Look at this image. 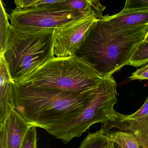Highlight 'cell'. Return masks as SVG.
<instances>
[{
  "label": "cell",
  "instance_id": "9",
  "mask_svg": "<svg viewBox=\"0 0 148 148\" xmlns=\"http://www.w3.org/2000/svg\"><path fill=\"white\" fill-rule=\"evenodd\" d=\"M15 82L7 64L0 56V125H3L12 111L16 110Z\"/></svg>",
  "mask_w": 148,
  "mask_h": 148
},
{
  "label": "cell",
  "instance_id": "2",
  "mask_svg": "<svg viewBox=\"0 0 148 148\" xmlns=\"http://www.w3.org/2000/svg\"><path fill=\"white\" fill-rule=\"evenodd\" d=\"M99 85L73 92L15 83L16 110L30 125L46 130L77 117L92 101Z\"/></svg>",
  "mask_w": 148,
  "mask_h": 148
},
{
  "label": "cell",
  "instance_id": "14",
  "mask_svg": "<svg viewBox=\"0 0 148 148\" xmlns=\"http://www.w3.org/2000/svg\"><path fill=\"white\" fill-rule=\"evenodd\" d=\"M1 18H0V55L3 54L5 51L7 40L8 38L11 23L9 22V14L6 12L2 1L0 2Z\"/></svg>",
  "mask_w": 148,
  "mask_h": 148
},
{
  "label": "cell",
  "instance_id": "17",
  "mask_svg": "<svg viewBox=\"0 0 148 148\" xmlns=\"http://www.w3.org/2000/svg\"><path fill=\"white\" fill-rule=\"evenodd\" d=\"M62 0H16L14 1L16 7L15 11H23L35 9L47 5L60 3Z\"/></svg>",
  "mask_w": 148,
  "mask_h": 148
},
{
  "label": "cell",
  "instance_id": "19",
  "mask_svg": "<svg viewBox=\"0 0 148 148\" xmlns=\"http://www.w3.org/2000/svg\"><path fill=\"white\" fill-rule=\"evenodd\" d=\"M123 9L148 10V0H126Z\"/></svg>",
  "mask_w": 148,
  "mask_h": 148
},
{
  "label": "cell",
  "instance_id": "1",
  "mask_svg": "<svg viewBox=\"0 0 148 148\" xmlns=\"http://www.w3.org/2000/svg\"><path fill=\"white\" fill-rule=\"evenodd\" d=\"M148 31V25L122 27L103 17L93 24L76 55L84 58L102 78L112 76L128 65Z\"/></svg>",
  "mask_w": 148,
  "mask_h": 148
},
{
  "label": "cell",
  "instance_id": "10",
  "mask_svg": "<svg viewBox=\"0 0 148 148\" xmlns=\"http://www.w3.org/2000/svg\"><path fill=\"white\" fill-rule=\"evenodd\" d=\"M7 132V148H20L31 126L16 110L11 112L4 123Z\"/></svg>",
  "mask_w": 148,
  "mask_h": 148
},
{
  "label": "cell",
  "instance_id": "11",
  "mask_svg": "<svg viewBox=\"0 0 148 148\" xmlns=\"http://www.w3.org/2000/svg\"><path fill=\"white\" fill-rule=\"evenodd\" d=\"M105 19L122 27H135L148 25V10L123 9L114 15L103 16Z\"/></svg>",
  "mask_w": 148,
  "mask_h": 148
},
{
  "label": "cell",
  "instance_id": "20",
  "mask_svg": "<svg viewBox=\"0 0 148 148\" xmlns=\"http://www.w3.org/2000/svg\"><path fill=\"white\" fill-rule=\"evenodd\" d=\"M129 79L130 80H148V63L135 71Z\"/></svg>",
  "mask_w": 148,
  "mask_h": 148
},
{
  "label": "cell",
  "instance_id": "6",
  "mask_svg": "<svg viewBox=\"0 0 148 148\" xmlns=\"http://www.w3.org/2000/svg\"><path fill=\"white\" fill-rule=\"evenodd\" d=\"M60 3L35 9L13 10L8 15L11 25L18 27L55 29L72 20L90 14L62 6Z\"/></svg>",
  "mask_w": 148,
  "mask_h": 148
},
{
  "label": "cell",
  "instance_id": "13",
  "mask_svg": "<svg viewBox=\"0 0 148 148\" xmlns=\"http://www.w3.org/2000/svg\"><path fill=\"white\" fill-rule=\"evenodd\" d=\"M100 130L107 137L108 141L115 142L123 148H141L136 138L126 132H111L101 128Z\"/></svg>",
  "mask_w": 148,
  "mask_h": 148
},
{
  "label": "cell",
  "instance_id": "22",
  "mask_svg": "<svg viewBox=\"0 0 148 148\" xmlns=\"http://www.w3.org/2000/svg\"><path fill=\"white\" fill-rule=\"evenodd\" d=\"M111 146L112 148H123L120 145L116 143H115L113 142H110Z\"/></svg>",
  "mask_w": 148,
  "mask_h": 148
},
{
  "label": "cell",
  "instance_id": "16",
  "mask_svg": "<svg viewBox=\"0 0 148 148\" xmlns=\"http://www.w3.org/2000/svg\"><path fill=\"white\" fill-rule=\"evenodd\" d=\"M148 63V42L143 41L137 47L128 65L140 67Z\"/></svg>",
  "mask_w": 148,
  "mask_h": 148
},
{
  "label": "cell",
  "instance_id": "8",
  "mask_svg": "<svg viewBox=\"0 0 148 148\" xmlns=\"http://www.w3.org/2000/svg\"><path fill=\"white\" fill-rule=\"evenodd\" d=\"M113 128L132 133L141 148H148V97L135 113L130 115L120 113L116 121L105 124L102 129L109 130Z\"/></svg>",
  "mask_w": 148,
  "mask_h": 148
},
{
  "label": "cell",
  "instance_id": "21",
  "mask_svg": "<svg viewBox=\"0 0 148 148\" xmlns=\"http://www.w3.org/2000/svg\"><path fill=\"white\" fill-rule=\"evenodd\" d=\"M0 148H7L6 130L4 125H0Z\"/></svg>",
  "mask_w": 148,
  "mask_h": 148
},
{
  "label": "cell",
  "instance_id": "3",
  "mask_svg": "<svg viewBox=\"0 0 148 148\" xmlns=\"http://www.w3.org/2000/svg\"><path fill=\"white\" fill-rule=\"evenodd\" d=\"M55 29L18 27L11 25L5 51L0 55L15 83L25 78L54 57Z\"/></svg>",
  "mask_w": 148,
  "mask_h": 148
},
{
  "label": "cell",
  "instance_id": "12",
  "mask_svg": "<svg viewBox=\"0 0 148 148\" xmlns=\"http://www.w3.org/2000/svg\"><path fill=\"white\" fill-rule=\"evenodd\" d=\"M60 5L85 13L92 14L97 16L99 19L102 18L103 16V12L106 8L101 4L100 1L97 0L62 1Z\"/></svg>",
  "mask_w": 148,
  "mask_h": 148
},
{
  "label": "cell",
  "instance_id": "24",
  "mask_svg": "<svg viewBox=\"0 0 148 148\" xmlns=\"http://www.w3.org/2000/svg\"><path fill=\"white\" fill-rule=\"evenodd\" d=\"M144 41H145V42H148V31L147 32V34H146V36H145Z\"/></svg>",
  "mask_w": 148,
  "mask_h": 148
},
{
  "label": "cell",
  "instance_id": "7",
  "mask_svg": "<svg viewBox=\"0 0 148 148\" xmlns=\"http://www.w3.org/2000/svg\"><path fill=\"white\" fill-rule=\"evenodd\" d=\"M98 19L95 14H88L55 28L54 57L65 58L76 55Z\"/></svg>",
  "mask_w": 148,
  "mask_h": 148
},
{
  "label": "cell",
  "instance_id": "4",
  "mask_svg": "<svg viewBox=\"0 0 148 148\" xmlns=\"http://www.w3.org/2000/svg\"><path fill=\"white\" fill-rule=\"evenodd\" d=\"M84 58L54 57L18 83L21 85L79 92L97 87L102 81Z\"/></svg>",
  "mask_w": 148,
  "mask_h": 148
},
{
  "label": "cell",
  "instance_id": "18",
  "mask_svg": "<svg viewBox=\"0 0 148 148\" xmlns=\"http://www.w3.org/2000/svg\"><path fill=\"white\" fill-rule=\"evenodd\" d=\"M37 127L31 125L26 133L20 148H37Z\"/></svg>",
  "mask_w": 148,
  "mask_h": 148
},
{
  "label": "cell",
  "instance_id": "23",
  "mask_svg": "<svg viewBox=\"0 0 148 148\" xmlns=\"http://www.w3.org/2000/svg\"><path fill=\"white\" fill-rule=\"evenodd\" d=\"M103 148H112L111 146L110 143V141H108L107 144Z\"/></svg>",
  "mask_w": 148,
  "mask_h": 148
},
{
  "label": "cell",
  "instance_id": "15",
  "mask_svg": "<svg viewBox=\"0 0 148 148\" xmlns=\"http://www.w3.org/2000/svg\"><path fill=\"white\" fill-rule=\"evenodd\" d=\"M108 142L107 137L100 130L89 133L79 148H103Z\"/></svg>",
  "mask_w": 148,
  "mask_h": 148
},
{
  "label": "cell",
  "instance_id": "5",
  "mask_svg": "<svg viewBox=\"0 0 148 148\" xmlns=\"http://www.w3.org/2000/svg\"><path fill=\"white\" fill-rule=\"evenodd\" d=\"M117 84L113 76L102 79L92 101L82 113L70 122L46 130L49 134L67 144L79 138L96 123L105 124L116 121L119 114L114 109L117 102Z\"/></svg>",
  "mask_w": 148,
  "mask_h": 148
}]
</instances>
